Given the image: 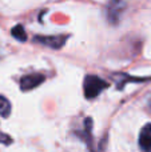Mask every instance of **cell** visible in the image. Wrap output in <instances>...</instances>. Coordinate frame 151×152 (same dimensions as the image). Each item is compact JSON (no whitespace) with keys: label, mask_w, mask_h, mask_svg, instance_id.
<instances>
[{"label":"cell","mask_w":151,"mask_h":152,"mask_svg":"<svg viewBox=\"0 0 151 152\" xmlns=\"http://www.w3.org/2000/svg\"><path fill=\"white\" fill-rule=\"evenodd\" d=\"M139 147L144 152H151V124H147L142 128L139 134Z\"/></svg>","instance_id":"4"},{"label":"cell","mask_w":151,"mask_h":152,"mask_svg":"<svg viewBox=\"0 0 151 152\" xmlns=\"http://www.w3.org/2000/svg\"><path fill=\"white\" fill-rule=\"evenodd\" d=\"M11 142H12V140H11L10 136H7V135L0 132V143H3V144H10Z\"/></svg>","instance_id":"7"},{"label":"cell","mask_w":151,"mask_h":152,"mask_svg":"<svg viewBox=\"0 0 151 152\" xmlns=\"http://www.w3.org/2000/svg\"><path fill=\"white\" fill-rule=\"evenodd\" d=\"M36 42H39L40 44L47 45V47L51 48H60L64 45L67 40V36L64 35H60V36H36L35 37Z\"/></svg>","instance_id":"3"},{"label":"cell","mask_w":151,"mask_h":152,"mask_svg":"<svg viewBox=\"0 0 151 152\" xmlns=\"http://www.w3.org/2000/svg\"><path fill=\"white\" fill-rule=\"evenodd\" d=\"M11 35L15 37L18 42H26L27 40V34H26V29H24L23 26L18 24L15 26L12 29H11Z\"/></svg>","instance_id":"5"},{"label":"cell","mask_w":151,"mask_h":152,"mask_svg":"<svg viewBox=\"0 0 151 152\" xmlns=\"http://www.w3.org/2000/svg\"><path fill=\"white\" fill-rule=\"evenodd\" d=\"M11 103L8 102V99H5L4 96H0V116L1 118H8L11 113Z\"/></svg>","instance_id":"6"},{"label":"cell","mask_w":151,"mask_h":152,"mask_svg":"<svg viewBox=\"0 0 151 152\" xmlns=\"http://www.w3.org/2000/svg\"><path fill=\"white\" fill-rule=\"evenodd\" d=\"M45 77L40 74H34V75H27L20 79V88L21 91H31V89L39 87Z\"/></svg>","instance_id":"2"},{"label":"cell","mask_w":151,"mask_h":152,"mask_svg":"<svg viewBox=\"0 0 151 152\" xmlns=\"http://www.w3.org/2000/svg\"><path fill=\"white\" fill-rule=\"evenodd\" d=\"M107 87H108V83L95 75H87L84 77V81H83V92H84L86 99H94V97H96Z\"/></svg>","instance_id":"1"}]
</instances>
